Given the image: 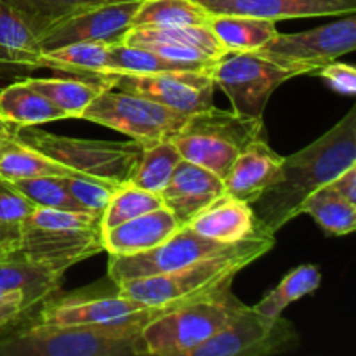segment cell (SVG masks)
I'll return each instance as SVG.
<instances>
[{
	"label": "cell",
	"instance_id": "1",
	"mask_svg": "<svg viewBox=\"0 0 356 356\" xmlns=\"http://www.w3.org/2000/svg\"><path fill=\"white\" fill-rule=\"evenodd\" d=\"M356 165V108H351L322 138L282 162L280 179L254 202V216L263 232L275 235L301 214L313 191Z\"/></svg>",
	"mask_w": 356,
	"mask_h": 356
},
{
	"label": "cell",
	"instance_id": "2",
	"mask_svg": "<svg viewBox=\"0 0 356 356\" xmlns=\"http://www.w3.org/2000/svg\"><path fill=\"white\" fill-rule=\"evenodd\" d=\"M169 308L174 306H152L106 323L9 329L0 334V356H148L143 329Z\"/></svg>",
	"mask_w": 356,
	"mask_h": 356
},
{
	"label": "cell",
	"instance_id": "3",
	"mask_svg": "<svg viewBox=\"0 0 356 356\" xmlns=\"http://www.w3.org/2000/svg\"><path fill=\"white\" fill-rule=\"evenodd\" d=\"M273 247L275 235L259 228L249 238L229 243L225 249L202 257L181 270L125 282L118 285V292L131 301L153 308L183 305L232 285L243 268L263 257Z\"/></svg>",
	"mask_w": 356,
	"mask_h": 356
},
{
	"label": "cell",
	"instance_id": "4",
	"mask_svg": "<svg viewBox=\"0 0 356 356\" xmlns=\"http://www.w3.org/2000/svg\"><path fill=\"white\" fill-rule=\"evenodd\" d=\"M243 306L232 292V285H226L169 308L143 329L146 351L153 356H191L198 346L221 332Z\"/></svg>",
	"mask_w": 356,
	"mask_h": 356
},
{
	"label": "cell",
	"instance_id": "5",
	"mask_svg": "<svg viewBox=\"0 0 356 356\" xmlns=\"http://www.w3.org/2000/svg\"><path fill=\"white\" fill-rule=\"evenodd\" d=\"M259 138H266L263 118L243 117L233 110L211 106L190 115L184 127L170 141L181 159L225 179L240 152Z\"/></svg>",
	"mask_w": 356,
	"mask_h": 356
},
{
	"label": "cell",
	"instance_id": "6",
	"mask_svg": "<svg viewBox=\"0 0 356 356\" xmlns=\"http://www.w3.org/2000/svg\"><path fill=\"white\" fill-rule=\"evenodd\" d=\"M14 141L44 153L83 177L120 186L129 183L143 148L136 141H94L68 138L35 127H19Z\"/></svg>",
	"mask_w": 356,
	"mask_h": 356
},
{
	"label": "cell",
	"instance_id": "7",
	"mask_svg": "<svg viewBox=\"0 0 356 356\" xmlns=\"http://www.w3.org/2000/svg\"><path fill=\"white\" fill-rule=\"evenodd\" d=\"M82 120L99 124L129 136L141 148L170 141L184 127L190 115L134 92L103 89L83 110Z\"/></svg>",
	"mask_w": 356,
	"mask_h": 356
},
{
	"label": "cell",
	"instance_id": "8",
	"mask_svg": "<svg viewBox=\"0 0 356 356\" xmlns=\"http://www.w3.org/2000/svg\"><path fill=\"white\" fill-rule=\"evenodd\" d=\"M106 89L134 92L184 115L214 106V80L211 72L167 70L155 73L99 72L89 76Z\"/></svg>",
	"mask_w": 356,
	"mask_h": 356
},
{
	"label": "cell",
	"instance_id": "9",
	"mask_svg": "<svg viewBox=\"0 0 356 356\" xmlns=\"http://www.w3.org/2000/svg\"><path fill=\"white\" fill-rule=\"evenodd\" d=\"M299 75L254 51L226 52L211 70L214 86L226 94L232 110L250 118H263L275 90Z\"/></svg>",
	"mask_w": 356,
	"mask_h": 356
},
{
	"label": "cell",
	"instance_id": "10",
	"mask_svg": "<svg viewBox=\"0 0 356 356\" xmlns=\"http://www.w3.org/2000/svg\"><path fill=\"white\" fill-rule=\"evenodd\" d=\"M356 49V17L355 13L346 17L313 30L299 33H277L266 45L257 49L259 56L275 65L309 75L322 66L336 61Z\"/></svg>",
	"mask_w": 356,
	"mask_h": 356
},
{
	"label": "cell",
	"instance_id": "11",
	"mask_svg": "<svg viewBox=\"0 0 356 356\" xmlns=\"http://www.w3.org/2000/svg\"><path fill=\"white\" fill-rule=\"evenodd\" d=\"M299 344L301 336L287 318H266L252 306H243L191 356H273L294 351Z\"/></svg>",
	"mask_w": 356,
	"mask_h": 356
},
{
	"label": "cell",
	"instance_id": "12",
	"mask_svg": "<svg viewBox=\"0 0 356 356\" xmlns=\"http://www.w3.org/2000/svg\"><path fill=\"white\" fill-rule=\"evenodd\" d=\"M228 245L198 235L190 226H181L176 233L153 249L129 256H110L108 278L118 287L125 282L165 275L181 270L202 257L211 256Z\"/></svg>",
	"mask_w": 356,
	"mask_h": 356
},
{
	"label": "cell",
	"instance_id": "13",
	"mask_svg": "<svg viewBox=\"0 0 356 356\" xmlns=\"http://www.w3.org/2000/svg\"><path fill=\"white\" fill-rule=\"evenodd\" d=\"M124 44L152 49L184 70L211 72L226 54L225 45L209 24L177 28H131L122 37Z\"/></svg>",
	"mask_w": 356,
	"mask_h": 356
},
{
	"label": "cell",
	"instance_id": "14",
	"mask_svg": "<svg viewBox=\"0 0 356 356\" xmlns=\"http://www.w3.org/2000/svg\"><path fill=\"white\" fill-rule=\"evenodd\" d=\"M139 3L141 0H117L80 10L52 26L40 38L42 51L76 42H120L131 30Z\"/></svg>",
	"mask_w": 356,
	"mask_h": 356
},
{
	"label": "cell",
	"instance_id": "15",
	"mask_svg": "<svg viewBox=\"0 0 356 356\" xmlns=\"http://www.w3.org/2000/svg\"><path fill=\"white\" fill-rule=\"evenodd\" d=\"M143 302L131 301L118 292L92 294V292H72L59 294L42 302L35 323L42 325H89V323H106L125 318L134 313L148 309Z\"/></svg>",
	"mask_w": 356,
	"mask_h": 356
},
{
	"label": "cell",
	"instance_id": "16",
	"mask_svg": "<svg viewBox=\"0 0 356 356\" xmlns=\"http://www.w3.org/2000/svg\"><path fill=\"white\" fill-rule=\"evenodd\" d=\"M103 229H45L21 222L17 254L66 273L73 264L103 252Z\"/></svg>",
	"mask_w": 356,
	"mask_h": 356
},
{
	"label": "cell",
	"instance_id": "17",
	"mask_svg": "<svg viewBox=\"0 0 356 356\" xmlns=\"http://www.w3.org/2000/svg\"><path fill=\"white\" fill-rule=\"evenodd\" d=\"M209 14H236L268 21L296 17L346 16L356 10V0H195Z\"/></svg>",
	"mask_w": 356,
	"mask_h": 356
},
{
	"label": "cell",
	"instance_id": "18",
	"mask_svg": "<svg viewBox=\"0 0 356 356\" xmlns=\"http://www.w3.org/2000/svg\"><path fill=\"white\" fill-rule=\"evenodd\" d=\"M225 193L221 177L204 167L181 160L160 197L163 207L169 209L177 225L186 226L198 212Z\"/></svg>",
	"mask_w": 356,
	"mask_h": 356
},
{
	"label": "cell",
	"instance_id": "19",
	"mask_svg": "<svg viewBox=\"0 0 356 356\" xmlns=\"http://www.w3.org/2000/svg\"><path fill=\"white\" fill-rule=\"evenodd\" d=\"M284 156L270 148L266 138L247 145L222 179L226 193L252 205L264 191L280 179Z\"/></svg>",
	"mask_w": 356,
	"mask_h": 356
},
{
	"label": "cell",
	"instance_id": "20",
	"mask_svg": "<svg viewBox=\"0 0 356 356\" xmlns=\"http://www.w3.org/2000/svg\"><path fill=\"white\" fill-rule=\"evenodd\" d=\"M181 226L169 209L159 207L152 212L104 229L101 233L103 250L110 256H129L148 250L169 238Z\"/></svg>",
	"mask_w": 356,
	"mask_h": 356
},
{
	"label": "cell",
	"instance_id": "21",
	"mask_svg": "<svg viewBox=\"0 0 356 356\" xmlns=\"http://www.w3.org/2000/svg\"><path fill=\"white\" fill-rule=\"evenodd\" d=\"M186 226L198 235L221 243H236L259 229L252 205L225 193L198 212Z\"/></svg>",
	"mask_w": 356,
	"mask_h": 356
},
{
	"label": "cell",
	"instance_id": "22",
	"mask_svg": "<svg viewBox=\"0 0 356 356\" xmlns=\"http://www.w3.org/2000/svg\"><path fill=\"white\" fill-rule=\"evenodd\" d=\"M63 277V271L19 254L0 261V289L19 292L26 313L40 308L42 302L61 291Z\"/></svg>",
	"mask_w": 356,
	"mask_h": 356
},
{
	"label": "cell",
	"instance_id": "23",
	"mask_svg": "<svg viewBox=\"0 0 356 356\" xmlns=\"http://www.w3.org/2000/svg\"><path fill=\"white\" fill-rule=\"evenodd\" d=\"M0 118L19 129L66 120L68 115L23 79L0 89Z\"/></svg>",
	"mask_w": 356,
	"mask_h": 356
},
{
	"label": "cell",
	"instance_id": "24",
	"mask_svg": "<svg viewBox=\"0 0 356 356\" xmlns=\"http://www.w3.org/2000/svg\"><path fill=\"white\" fill-rule=\"evenodd\" d=\"M111 44L108 42H76L61 47L42 51L35 63V70L49 68L56 72H66L89 79L94 73L108 68Z\"/></svg>",
	"mask_w": 356,
	"mask_h": 356
},
{
	"label": "cell",
	"instance_id": "25",
	"mask_svg": "<svg viewBox=\"0 0 356 356\" xmlns=\"http://www.w3.org/2000/svg\"><path fill=\"white\" fill-rule=\"evenodd\" d=\"M209 28L228 52L257 51L278 33L275 21L236 14H216Z\"/></svg>",
	"mask_w": 356,
	"mask_h": 356
},
{
	"label": "cell",
	"instance_id": "26",
	"mask_svg": "<svg viewBox=\"0 0 356 356\" xmlns=\"http://www.w3.org/2000/svg\"><path fill=\"white\" fill-rule=\"evenodd\" d=\"M40 54L37 35L13 7L0 0V59L31 72Z\"/></svg>",
	"mask_w": 356,
	"mask_h": 356
},
{
	"label": "cell",
	"instance_id": "27",
	"mask_svg": "<svg viewBox=\"0 0 356 356\" xmlns=\"http://www.w3.org/2000/svg\"><path fill=\"white\" fill-rule=\"evenodd\" d=\"M212 14L195 0H141L131 28H177L209 24Z\"/></svg>",
	"mask_w": 356,
	"mask_h": 356
},
{
	"label": "cell",
	"instance_id": "28",
	"mask_svg": "<svg viewBox=\"0 0 356 356\" xmlns=\"http://www.w3.org/2000/svg\"><path fill=\"white\" fill-rule=\"evenodd\" d=\"M301 214H309L329 236H344L355 232L356 204H351L329 184L313 191L305 200Z\"/></svg>",
	"mask_w": 356,
	"mask_h": 356
},
{
	"label": "cell",
	"instance_id": "29",
	"mask_svg": "<svg viewBox=\"0 0 356 356\" xmlns=\"http://www.w3.org/2000/svg\"><path fill=\"white\" fill-rule=\"evenodd\" d=\"M322 284V271L316 264H301L289 271L280 284L271 289L256 306L257 313L266 318H278L282 313L305 296L313 294Z\"/></svg>",
	"mask_w": 356,
	"mask_h": 356
},
{
	"label": "cell",
	"instance_id": "30",
	"mask_svg": "<svg viewBox=\"0 0 356 356\" xmlns=\"http://www.w3.org/2000/svg\"><path fill=\"white\" fill-rule=\"evenodd\" d=\"M28 86L47 97L65 111L68 118H80L87 104L106 87L90 79H31L24 76Z\"/></svg>",
	"mask_w": 356,
	"mask_h": 356
},
{
	"label": "cell",
	"instance_id": "31",
	"mask_svg": "<svg viewBox=\"0 0 356 356\" xmlns=\"http://www.w3.org/2000/svg\"><path fill=\"white\" fill-rule=\"evenodd\" d=\"M2 2L13 7L40 40L52 26L68 19L73 14L117 0H2Z\"/></svg>",
	"mask_w": 356,
	"mask_h": 356
},
{
	"label": "cell",
	"instance_id": "32",
	"mask_svg": "<svg viewBox=\"0 0 356 356\" xmlns=\"http://www.w3.org/2000/svg\"><path fill=\"white\" fill-rule=\"evenodd\" d=\"M42 176H79L68 167L61 165L56 160L49 159L44 153L31 149L28 146L13 141L9 143L3 153L0 155V179L7 183H14L19 179Z\"/></svg>",
	"mask_w": 356,
	"mask_h": 356
},
{
	"label": "cell",
	"instance_id": "33",
	"mask_svg": "<svg viewBox=\"0 0 356 356\" xmlns=\"http://www.w3.org/2000/svg\"><path fill=\"white\" fill-rule=\"evenodd\" d=\"M181 160L183 159L172 141H162L149 148H143L129 183L149 193L160 195Z\"/></svg>",
	"mask_w": 356,
	"mask_h": 356
},
{
	"label": "cell",
	"instance_id": "34",
	"mask_svg": "<svg viewBox=\"0 0 356 356\" xmlns=\"http://www.w3.org/2000/svg\"><path fill=\"white\" fill-rule=\"evenodd\" d=\"M163 207V202L160 195L149 193L141 190L131 183H124L115 188L106 209L101 216V229H110L113 226L134 219L138 216L152 212L155 209Z\"/></svg>",
	"mask_w": 356,
	"mask_h": 356
},
{
	"label": "cell",
	"instance_id": "35",
	"mask_svg": "<svg viewBox=\"0 0 356 356\" xmlns=\"http://www.w3.org/2000/svg\"><path fill=\"white\" fill-rule=\"evenodd\" d=\"M167 70H184L176 63L162 58L152 49L127 45L124 42H115L110 47L108 68L104 72H122V73H155L167 72Z\"/></svg>",
	"mask_w": 356,
	"mask_h": 356
},
{
	"label": "cell",
	"instance_id": "36",
	"mask_svg": "<svg viewBox=\"0 0 356 356\" xmlns=\"http://www.w3.org/2000/svg\"><path fill=\"white\" fill-rule=\"evenodd\" d=\"M63 177H30V179L14 181V183L10 184H13L19 193H23L35 207L65 209V211H86V209L80 207V205L73 200L72 195L68 193Z\"/></svg>",
	"mask_w": 356,
	"mask_h": 356
},
{
	"label": "cell",
	"instance_id": "37",
	"mask_svg": "<svg viewBox=\"0 0 356 356\" xmlns=\"http://www.w3.org/2000/svg\"><path fill=\"white\" fill-rule=\"evenodd\" d=\"M26 225L45 229H101V216L87 211L35 207Z\"/></svg>",
	"mask_w": 356,
	"mask_h": 356
},
{
	"label": "cell",
	"instance_id": "38",
	"mask_svg": "<svg viewBox=\"0 0 356 356\" xmlns=\"http://www.w3.org/2000/svg\"><path fill=\"white\" fill-rule=\"evenodd\" d=\"M63 181H65L68 193L80 207L99 216H103V211L106 209L108 202L117 188L113 184L83 176H65Z\"/></svg>",
	"mask_w": 356,
	"mask_h": 356
},
{
	"label": "cell",
	"instance_id": "39",
	"mask_svg": "<svg viewBox=\"0 0 356 356\" xmlns=\"http://www.w3.org/2000/svg\"><path fill=\"white\" fill-rule=\"evenodd\" d=\"M35 211V205L10 183L0 179V222L21 225Z\"/></svg>",
	"mask_w": 356,
	"mask_h": 356
},
{
	"label": "cell",
	"instance_id": "40",
	"mask_svg": "<svg viewBox=\"0 0 356 356\" xmlns=\"http://www.w3.org/2000/svg\"><path fill=\"white\" fill-rule=\"evenodd\" d=\"M316 75L337 94L343 96H355L356 94V70L355 66L346 63L330 61L329 65L316 70Z\"/></svg>",
	"mask_w": 356,
	"mask_h": 356
},
{
	"label": "cell",
	"instance_id": "41",
	"mask_svg": "<svg viewBox=\"0 0 356 356\" xmlns=\"http://www.w3.org/2000/svg\"><path fill=\"white\" fill-rule=\"evenodd\" d=\"M26 315L23 296L16 291L0 289V334L19 325Z\"/></svg>",
	"mask_w": 356,
	"mask_h": 356
},
{
	"label": "cell",
	"instance_id": "42",
	"mask_svg": "<svg viewBox=\"0 0 356 356\" xmlns=\"http://www.w3.org/2000/svg\"><path fill=\"white\" fill-rule=\"evenodd\" d=\"M21 247V225L0 222V261L17 254Z\"/></svg>",
	"mask_w": 356,
	"mask_h": 356
},
{
	"label": "cell",
	"instance_id": "43",
	"mask_svg": "<svg viewBox=\"0 0 356 356\" xmlns=\"http://www.w3.org/2000/svg\"><path fill=\"white\" fill-rule=\"evenodd\" d=\"M329 186L334 191L350 200L351 204H356V165H351L350 169L344 170L337 177H334L329 183Z\"/></svg>",
	"mask_w": 356,
	"mask_h": 356
},
{
	"label": "cell",
	"instance_id": "44",
	"mask_svg": "<svg viewBox=\"0 0 356 356\" xmlns=\"http://www.w3.org/2000/svg\"><path fill=\"white\" fill-rule=\"evenodd\" d=\"M28 70L23 68V66H16V65H10V63H6L0 59V82L9 76H26L28 75Z\"/></svg>",
	"mask_w": 356,
	"mask_h": 356
},
{
	"label": "cell",
	"instance_id": "45",
	"mask_svg": "<svg viewBox=\"0 0 356 356\" xmlns=\"http://www.w3.org/2000/svg\"><path fill=\"white\" fill-rule=\"evenodd\" d=\"M17 127H14L13 124L6 122L3 118H0V139H10L16 134Z\"/></svg>",
	"mask_w": 356,
	"mask_h": 356
},
{
	"label": "cell",
	"instance_id": "46",
	"mask_svg": "<svg viewBox=\"0 0 356 356\" xmlns=\"http://www.w3.org/2000/svg\"><path fill=\"white\" fill-rule=\"evenodd\" d=\"M10 141H13V138H10V139H0V155H2L3 149H6L7 146H9Z\"/></svg>",
	"mask_w": 356,
	"mask_h": 356
}]
</instances>
